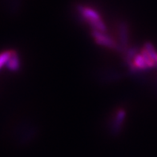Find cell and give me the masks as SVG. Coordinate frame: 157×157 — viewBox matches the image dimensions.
I'll return each instance as SVG.
<instances>
[{
  "mask_svg": "<svg viewBox=\"0 0 157 157\" xmlns=\"http://www.w3.org/2000/svg\"><path fill=\"white\" fill-rule=\"evenodd\" d=\"M77 10L81 16L83 17L87 23L91 25V27H93L95 31L103 32L105 30V25L103 23L101 17L96 10L89 6L82 5L77 6Z\"/></svg>",
  "mask_w": 157,
  "mask_h": 157,
  "instance_id": "1",
  "label": "cell"
},
{
  "mask_svg": "<svg viewBox=\"0 0 157 157\" xmlns=\"http://www.w3.org/2000/svg\"><path fill=\"white\" fill-rule=\"evenodd\" d=\"M13 53L11 52H4L0 54V68L5 64H8Z\"/></svg>",
  "mask_w": 157,
  "mask_h": 157,
  "instance_id": "2",
  "label": "cell"
},
{
  "mask_svg": "<svg viewBox=\"0 0 157 157\" xmlns=\"http://www.w3.org/2000/svg\"><path fill=\"white\" fill-rule=\"evenodd\" d=\"M156 63H157V60H156Z\"/></svg>",
  "mask_w": 157,
  "mask_h": 157,
  "instance_id": "3",
  "label": "cell"
}]
</instances>
